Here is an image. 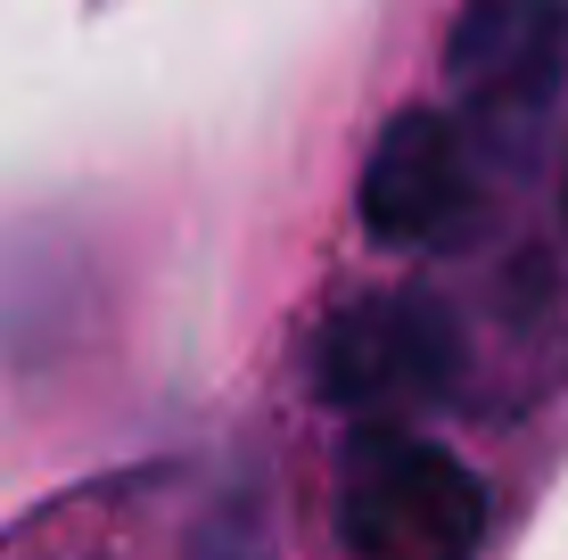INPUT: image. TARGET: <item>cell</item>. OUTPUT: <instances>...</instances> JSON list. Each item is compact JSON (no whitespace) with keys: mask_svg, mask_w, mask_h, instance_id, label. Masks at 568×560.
Returning <instances> with one entry per match:
<instances>
[{"mask_svg":"<svg viewBox=\"0 0 568 560\" xmlns=\"http://www.w3.org/2000/svg\"><path fill=\"white\" fill-rule=\"evenodd\" d=\"M338 536L371 560H462L486 536V495L445 446L363 429L338 487Z\"/></svg>","mask_w":568,"mask_h":560,"instance_id":"6da1fadb","label":"cell"},{"mask_svg":"<svg viewBox=\"0 0 568 560\" xmlns=\"http://www.w3.org/2000/svg\"><path fill=\"white\" fill-rule=\"evenodd\" d=\"M568 74V0H462L445 83L478 115H544V100Z\"/></svg>","mask_w":568,"mask_h":560,"instance_id":"3957f363","label":"cell"},{"mask_svg":"<svg viewBox=\"0 0 568 560\" xmlns=\"http://www.w3.org/2000/svg\"><path fill=\"white\" fill-rule=\"evenodd\" d=\"M462 330L428 297H355L313 338V396L355 420H404L420 404L454 396Z\"/></svg>","mask_w":568,"mask_h":560,"instance_id":"7a4b0ae2","label":"cell"},{"mask_svg":"<svg viewBox=\"0 0 568 560\" xmlns=\"http://www.w3.org/2000/svg\"><path fill=\"white\" fill-rule=\"evenodd\" d=\"M469 215V141L454 132V115L413 108L379 132L363 165V231L379 247H420L445 240Z\"/></svg>","mask_w":568,"mask_h":560,"instance_id":"277c9868","label":"cell"}]
</instances>
